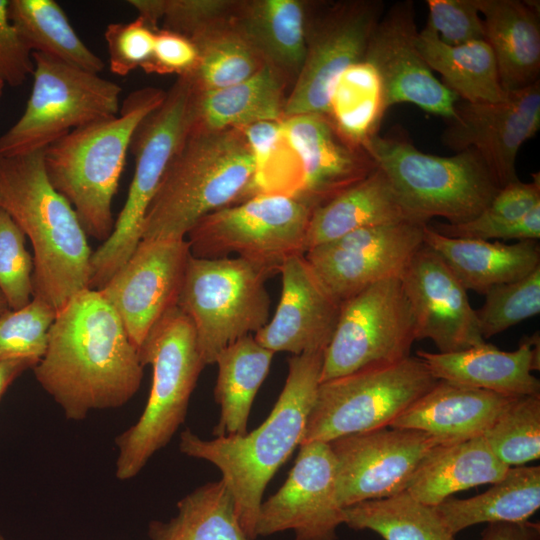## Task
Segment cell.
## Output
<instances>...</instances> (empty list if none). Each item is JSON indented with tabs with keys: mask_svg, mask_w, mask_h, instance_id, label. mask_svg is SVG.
Masks as SVG:
<instances>
[{
	"mask_svg": "<svg viewBox=\"0 0 540 540\" xmlns=\"http://www.w3.org/2000/svg\"><path fill=\"white\" fill-rule=\"evenodd\" d=\"M447 123L442 143L456 153L476 150L502 188L519 179L518 152L540 128V81L495 103L459 100Z\"/></svg>",
	"mask_w": 540,
	"mask_h": 540,
	"instance_id": "obj_19",
	"label": "cell"
},
{
	"mask_svg": "<svg viewBox=\"0 0 540 540\" xmlns=\"http://www.w3.org/2000/svg\"><path fill=\"white\" fill-rule=\"evenodd\" d=\"M387 109L381 79L363 59L349 66L335 81L326 117L349 145L363 149L378 134Z\"/></svg>",
	"mask_w": 540,
	"mask_h": 540,
	"instance_id": "obj_38",
	"label": "cell"
},
{
	"mask_svg": "<svg viewBox=\"0 0 540 540\" xmlns=\"http://www.w3.org/2000/svg\"><path fill=\"white\" fill-rule=\"evenodd\" d=\"M428 21L439 39L448 45L486 40L483 18L476 0H428Z\"/></svg>",
	"mask_w": 540,
	"mask_h": 540,
	"instance_id": "obj_47",
	"label": "cell"
},
{
	"mask_svg": "<svg viewBox=\"0 0 540 540\" xmlns=\"http://www.w3.org/2000/svg\"><path fill=\"white\" fill-rule=\"evenodd\" d=\"M289 80L266 64L250 78L220 89L196 92L192 89L189 131L244 128L263 121L284 118Z\"/></svg>",
	"mask_w": 540,
	"mask_h": 540,
	"instance_id": "obj_29",
	"label": "cell"
},
{
	"mask_svg": "<svg viewBox=\"0 0 540 540\" xmlns=\"http://www.w3.org/2000/svg\"><path fill=\"white\" fill-rule=\"evenodd\" d=\"M480 540H540V525L530 521L488 524Z\"/></svg>",
	"mask_w": 540,
	"mask_h": 540,
	"instance_id": "obj_50",
	"label": "cell"
},
{
	"mask_svg": "<svg viewBox=\"0 0 540 540\" xmlns=\"http://www.w3.org/2000/svg\"><path fill=\"white\" fill-rule=\"evenodd\" d=\"M198 59L187 76L196 92L210 91L240 83L267 63L230 19L220 21L190 38Z\"/></svg>",
	"mask_w": 540,
	"mask_h": 540,
	"instance_id": "obj_39",
	"label": "cell"
},
{
	"mask_svg": "<svg viewBox=\"0 0 540 540\" xmlns=\"http://www.w3.org/2000/svg\"><path fill=\"white\" fill-rule=\"evenodd\" d=\"M143 364L124 324L98 290L84 289L56 313L45 354L33 367L67 419L118 408L140 388Z\"/></svg>",
	"mask_w": 540,
	"mask_h": 540,
	"instance_id": "obj_1",
	"label": "cell"
},
{
	"mask_svg": "<svg viewBox=\"0 0 540 540\" xmlns=\"http://www.w3.org/2000/svg\"><path fill=\"white\" fill-rule=\"evenodd\" d=\"M0 540H7V539L5 538V536L3 535V533L1 532V530H0Z\"/></svg>",
	"mask_w": 540,
	"mask_h": 540,
	"instance_id": "obj_54",
	"label": "cell"
},
{
	"mask_svg": "<svg viewBox=\"0 0 540 540\" xmlns=\"http://www.w3.org/2000/svg\"><path fill=\"white\" fill-rule=\"evenodd\" d=\"M141 17L127 23H111L106 27V41L110 70L126 76L150 60L156 31Z\"/></svg>",
	"mask_w": 540,
	"mask_h": 540,
	"instance_id": "obj_46",
	"label": "cell"
},
{
	"mask_svg": "<svg viewBox=\"0 0 540 540\" xmlns=\"http://www.w3.org/2000/svg\"><path fill=\"white\" fill-rule=\"evenodd\" d=\"M274 352L247 335L225 347L216 357L218 377L214 398L220 418L215 437L244 435L255 396L268 375Z\"/></svg>",
	"mask_w": 540,
	"mask_h": 540,
	"instance_id": "obj_34",
	"label": "cell"
},
{
	"mask_svg": "<svg viewBox=\"0 0 540 540\" xmlns=\"http://www.w3.org/2000/svg\"><path fill=\"white\" fill-rule=\"evenodd\" d=\"M344 524L354 530H371L384 540H456L435 507L406 491L345 507Z\"/></svg>",
	"mask_w": 540,
	"mask_h": 540,
	"instance_id": "obj_40",
	"label": "cell"
},
{
	"mask_svg": "<svg viewBox=\"0 0 540 540\" xmlns=\"http://www.w3.org/2000/svg\"><path fill=\"white\" fill-rule=\"evenodd\" d=\"M324 351L288 359L284 387L267 419L244 435L202 439L191 430L180 434V451L215 465L234 499L238 520L255 540L262 496L277 470L300 446L320 385Z\"/></svg>",
	"mask_w": 540,
	"mask_h": 540,
	"instance_id": "obj_2",
	"label": "cell"
},
{
	"mask_svg": "<svg viewBox=\"0 0 540 540\" xmlns=\"http://www.w3.org/2000/svg\"><path fill=\"white\" fill-rule=\"evenodd\" d=\"M8 4L9 0H0V80L18 87L33 74L34 60L9 19Z\"/></svg>",
	"mask_w": 540,
	"mask_h": 540,
	"instance_id": "obj_48",
	"label": "cell"
},
{
	"mask_svg": "<svg viewBox=\"0 0 540 540\" xmlns=\"http://www.w3.org/2000/svg\"><path fill=\"white\" fill-rule=\"evenodd\" d=\"M191 97L188 77L178 76L163 102L136 128L130 144L134 175L111 235L92 253L89 288H102L141 241L146 212L189 132Z\"/></svg>",
	"mask_w": 540,
	"mask_h": 540,
	"instance_id": "obj_8",
	"label": "cell"
},
{
	"mask_svg": "<svg viewBox=\"0 0 540 540\" xmlns=\"http://www.w3.org/2000/svg\"><path fill=\"white\" fill-rule=\"evenodd\" d=\"M139 357L143 366H152V385L137 422L115 439V475L119 480L135 477L167 445L185 420L191 394L206 366L194 326L178 306L152 330L139 349Z\"/></svg>",
	"mask_w": 540,
	"mask_h": 540,
	"instance_id": "obj_6",
	"label": "cell"
},
{
	"mask_svg": "<svg viewBox=\"0 0 540 540\" xmlns=\"http://www.w3.org/2000/svg\"><path fill=\"white\" fill-rule=\"evenodd\" d=\"M299 447L286 481L260 506L256 536L291 530L296 540H336L344 508L336 494L333 452L321 441Z\"/></svg>",
	"mask_w": 540,
	"mask_h": 540,
	"instance_id": "obj_18",
	"label": "cell"
},
{
	"mask_svg": "<svg viewBox=\"0 0 540 540\" xmlns=\"http://www.w3.org/2000/svg\"><path fill=\"white\" fill-rule=\"evenodd\" d=\"M9 309V306L7 304V301L0 291V316L3 315L5 312H7Z\"/></svg>",
	"mask_w": 540,
	"mask_h": 540,
	"instance_id": "obj_52",
	"label": "cell"
},
{
	"mask_svg": "<svg viewBox=\"0 0 540 540\" xmlns=\"http://www.w3.org/2000/svg\"><path fill=\"white\" fill-rule=\"evenodd\" d=\"M279 273L281 297L268 323L254 339L272 352L293 355L325 351L333 336L341 304L317 277L304 254L287 258Z\"/></svg>",
	"mask_w": 540,
	"mask_h": 540,
	"instance_id": "obj_22",
	"label": "cell"
},
{
	"mask_svg": "<svg viewBox=\"0 0 540 540\" xmlns=\"http://www.w3.org/2000/svg\"><path fill=\"white\" fill-rule=\"evenodd\" d=\"M423 242L449 266L464 288L485 294L493 286L523 278L540 266L538 240L499 241L447 237L424 226Z\"/></svg>",
	"mask_w": 540,
	"mask_h": 540,
	"instance_id": "obj_26",
	"label": "cell"
},
{
	"mask_svg": "<svg viewBox=\"0 0 540 540\" xmlns=\"http://www.w3.org/2000/svg\"><path fill=\"white\" fill-rule=\"evenodd\" d=\"M26 236L0 207V291L10 310H19L33 298V257L25 247Z\"/></svg>",
	"mask_w": 540,
	"mask_h": 540,
	"instance_id": "obj_45",
	"label": "cell"
},
{
	"mask_svg": "<svg viewBox=\"0 0 540 540\" xmlns=\"http://www.w3.org/2000/svg\"><path fill=\"white\" fill-rule=\"evenodd\" d=\"M273 274L240 257L198 258L192 254L178 299L191 320L205 365L236 340L269 321L266 281Z\"/></svg>",
	"mask_w": 540,
	"mask_h": 540,
	"instance_id": "obj_9",
	"label": "cell"
},
{
	"mask_svg": "<svg viewBox=\"0 0 540 540\" xmlns=\"http://www.w3.org/2000/svg\"><path fill=\"white\" fill-rule=\"evenodd\" d=\"M56 313L47 302L33 297L25 307L1 315L0 360L25 359L37 364L45 354Z\"/></svg>",
	"mask_w": 540,
	"mask_h": 540,
	"instance_id": "obj_43",
	"label": "cell"
},
{
	"mask_svg": "<svg viewBox=\"0 0 540 540\" xmlns=\"http://www.w3.org/2000/svg\"><path fill=\"white\" fill-rule=\"evenodd\" d=\"M0 207L32 245L34 298L57 312L89 288L93 252L73 207L47 177L43 150L0 155Z\"/></svg>",
	"mask_w": 540,
	"mask_h": 540,
	"instance_id": "obj_3",
	"label": "cell"
},
{
	"mask_svg": "<svg viewBox=\"0 0 540 540\" xmlns=\"http://www.w3.org/2000/svg\"><path fill=\"white\" fill-rule=\"evenodd\" d=\"M399 278L413 315L416 340H432L440 353L486 343L467 290L432 248L423 244Z\"/></svg>",
	"mask_w": 540,
	"mask_h": 540,
	"instance_id": "obj_21",
	"label": "cell"
},
{
	"mask_svg": "<svg viewBox=\"0 0 540 540\" xmlns=\"http://www.w3.org/2000/svg\"><path fill=\"white\" fill-rule=\"evenodd\" d=\"M484 295V304L475 312L486 340L539 314L540 266L523 278L493 286Z\"/></svg>",
	"mask_w": 540,
	"mask_h": 540,
	"instance_id": "obj_42",
	"label": "cell"
},
{
	"mask_svg": "<svg viewBox=\"0 0 540 540\" xmlns=\"http://www.w3.org/2000/svg\"><path fill=\"white\" fill-rule=\"evenodd\" d=\"M138 17L153 28L162 21L163 28L189 39L220 21L232 17L236 1L232 0H130Z\"/></svg>",
	"mask_w": 540,
	"mask_h": 540,
	"instance_id": "obj_44",
	"label": "cell"
},
{
	"mask_svg": "<svg viewBox=\"0 0 540 540\" xmlns=\"http://www.w3.org/2000/svg\"><path fill=\"white\" fill-rule=\"evenodd\" d=\"M5 85H6V84H5L2 80H0V97H1L2 94H3V90H4Z\"/></svg>",
	"mask_w": 540,
	"mask_h": 540,
	"instance_id": "obj_53",
	"label": "cell"
},
{
	"mask_svg": "<svg viewBox=\"0 0 540 540\" xmlns=\"http://www.w3.org/2000/svg\"><path fill=\"white\" fill-rule=\"evenodd\" d=\"M438 381L418 356L320 383L301 444L389 427Z\"/></svg>",
	"mask_w": 540,
	"mask_h": 540,
	"instance_id": "obj_11",
	"label": "cell"
},
{
	"mask_svg": "<svg viewBox=\"0 0 540 540\" xmlns=\"http://www.w3.org/2000/svg\"><path fill=\"white\" fill-rule=\"evenodd\" d=\"M384 11L380 0L342 1L309 21L304 62L286 98L284 118L327 115L335 81L349 66L364 59Z\"/></svg>",
	"mask_w": 540,
	"mask_h": 540,
	"instance_id": "obj_14",
	"label": "cell"
},
{
	"mask_svg": "<svg viewBox=\"0 0 540 540\" xmlns=\"http://www.w3.org/2000/svg\"><path fill=\"white\" fill-rule=\"evenodd\" d=\"M514 398L438 380L389 427L423 431L441 444L455 443L482 436Z\"/></svg>",
	"mask_w": 540,
	"mask_h": 540,
	"instance_id": "obj_25",
	"label": "cell"
},
{
	"mask_svg": "<svg viewBox=\"0 0 540 540\" xmlns=\"http://www.w3.org/2000/svg\"><path fill=\"white\" fill-rule=\"evenodd\" d=\"M190 256L186 238L141 240L98 290L118 313L138 352L156 325L177 307Z\"/></svg>",
	"mask_w": 540,
	"mask_h": 540,
	"instance_id": "obj_16",
	"label": "cell"
},
{
	"mask_svg": "<svg viewBox=\"0 0 540 540\" xmlns=\"http://www.w3.org/2000/svg\"><path fill=\"white\" fill-rule=\"evenodd\" d=\"M415 324L400 278L378 281L341 303L320 383L410 356Z\"/></svg>",
	"mask_w": 540,
	"mask_h": 540,
	"instance_id": "obj_13",
	"label": "cell"
},
{
	"mask_svg": "<svg viewBox=\"0 0 540 540\" xmlns=\"http://www.w3.org/2000/svg\"><path fill=\"white\" fill-rule=\"evenodd\" d=\"M8 15L32 53H41L99 74L105 68L78 36L62 7L54 0H9Z\"/></svg>",
	"mask_w": 540,
	"mask_h": 540,
	"instance_id": "obj_36",
	"label": "cell"
},
{
	"mask_svg": "<svg viewBox=\"0 0 540 540\" xmlns=\"http://www.w3.org/2000/svg\"><path fill=\"white\" fill-rule=\"evenodd\" d=\"M416 356L438 380L511 397L540 394L539 334L524 337L516 350L502 351L488 344L449 353L419 350Z\"/></svg>",
	"mask_w": 540,
	"mask_h": 540,
	"instance_id": "obj_24",
	"label": "cell"
},
{
	"mask_svg": "<svg viewBox=\"0 0 540 540\" xmlns=\"http://www.w3.org/2000/svg\"><path fill=\"white\" fill-rule=\"evenodd\" d=\"M432 226V225H431ZM438 233L453 238L538 240L540 238V174L532 181H513L498 190L485 209L458 224L437 223Z\"/></svg>",
	"mask_w": 540,
	"mask_h": 540,
	"instance_id": "obj_35",
	"label": "cell"
},
{
	"mask_svg": "<svg viewBox=\"0 0 540 540\" xmlns=\"http://www.w3.org/2000/svg\"><path fill=\"white\" fill-rule=\"evenodd\" d=\"M254 180L242 128L189 131L146 212L141 240L186 238L206 215L254 196Z\"/></svg>",
	"mask_w": 540,
	"mask_h": 540,
	"instance_id": "obj_4",
	"label": "cell"
},
{
	"mask_svg": "<svg viewBox=\"0 0 540 540\" xmlns=\"http://www.w3.org/2000/svg\"><path fill=\"white\" fill-rule=\"evenodd\" d=\"M33 84L25 110L0 136V155L44 150L71 131L118 115L121 87L41 53H32Z\"/></svg>",
	"mask_w": 540,
	"mask_h": 540,
	"instance_id": "obj_10",
	"label": "cell"
},
{
	"mask_svg": "<svg viewBox=\"0 0 540 540\" xmlns=\"http://www.w3.org/2000/svg\"><path fill=\"white\" fill-rule=\"evenodd\" d=\"M148 536L150 540H250L222 479L183 497L177 503V514L169 521H151Z\"/></svg>",
	"mask_w": 540,
	"mask_h": 540,
	"instance_id": "obj_37",
	"label": "cell"
},
{
	"mask_svg": "<svg viewBox=\"0 0 540 540\" xmlns=\"http://www.w3.org/2000/svg\"><path fill=\"white\" fill-rule=\"evenodd\" d=\"M540 507V466L511 467L485 492L466 499L449 497L435 510L456 535L480 523H523Z\"/></svg>",
	"mask_w": 540,
	"mask_h": 540,
	"instance_id": "obj_32",
	"label": "cell"
},
{
	"mask_svg": "<svg viewBox=\"0 0 540 540\" xmlns=\"http://www.w3.org/2000/svg\"><path fill=\"white\" fill-rule=\"evenodd\" d=\"M402 221L421 222L376 167L364 179L312 211L305 252L361 228Z\"/></svg>",
	"mask_w": 540,
	"mask_h": 540,
	"instance_id": "obj_28",
	"label": "cell"
},
{
	"mask_svg": "<svg viewBox=\"0 0 540 540\" xmlns=\"http://www.w3.org/2000/svg\"><path fill=\"white\" fill-rule=\"evenodd\" d=\"M495 457L507 467L540 457V394L515 397L483 433Z\"/></svg>",
	"mask_w": 540,
	"mask_h": 540,
	"instance_id": "obj_41",
	"label": "cell"
},
{
	"mask_svg": "<svg viewBox=\"0 0 540 540\" xmlns=\"http://www.w3.org/2000/svg\"><path fill=\"white\" fill-rule=\"evenodd\" d=\"M165 95L155 87L133 91L118 115L75 129L43 150L50 183L71 204L87 236L104 242L111 235L112 201L132 136Z\"/></svg>",
	"mask_w": 540,
	"mask_h": 540,
	"instance_id": "obj_5",
	"label": "cell"
},
{
	"mask_svg": "<svg viewBox=\"0 0 540 540\" xmlns=\"http://www.w3.org/2000/svg\"><path fill=\"white\" fill-rule=\"evenodd\" d=\"M439 444L423 431L392 427L329 442L339 504L345 508L405 491L421 461Z\"/></svg>",
	"mask_w": 540,
	"mask_h": 540,
	"instance_id": "obj_15",
	"label": "cell"
},
{
	"mask_svg": "<svg viewBox=\"0 0 540 540\" xmlns=\"http://www.w3.org/2000/svg\"><path fill=\"white\" fill-rule=\"evenodd\" d=\"M281 127L300 165L301 185L296 198L313 210L376 168L367 153L349 145L325 115L285 117Z\"/></svg>",
	"mask_w": 540,
	"mask_h": 540,
	"instance_id": "obj_23",
	"label": "cell"
},
{
	"mask_svg": "<svg viewBox=\"0 0 540 540\" xmlns=\"http://www.w3.org/2000/svg\"><path fill=\"white\" fill-rule=\"evenodd\" d=\"M508 469L482 436L439 444L421 461L405 491L435 507L456 492L498 482Z\"/></svg>",
	"mask_w": 540,
	"mask_h": 540,
	"instance_id": "obj_31",
	"label": "cell"
},
{
	"mask_svg": "<svg viewBox=\"0 0 540 540\" xmlns=\"http://www.w3.org/2000/svg\"><path fill=\"white\" fill-rule=\"evenodd\" d=\"M363 150L423 223L434 217L450 224L471 220L500 189L474 149L437 156L420 151L400 135L376 134Z\"/></svg>",
	"mask_w": 540,
	"mask_h": 540,
	"instance_id": "obj_7",
	"label": "cell"
},
{
	"mask_svg": "<svg viewBox=\"0 0 540 540\" xmlns=\"http://www.w3.org/2000/svg\"><path fill=\"white\" fill-rule=\"evenodd\" d=\"M197 59V49L191 39L169 30L158 29L152 56L142 69L146 73L183 76L192 72Z\"/></svg>",
	"mask_w": 540,
	"mask_h": 540,
	"instance_id": "obj_49",
	"label": "cell"
},
{
	"mask_svg": "<svg viewBox=\"0 0 540 540\" xmlns=\"http://www.w3.org/2000/svg\"><path fill=\"white\" fill-rule=\"evenodd\" d=\"M35 365L34 362L25 359L0 360V398L21 373Z\"/></svg>",
	"mask_w": 540,
	"mask_h": 540,
	"instance_id": "obj_51",
	"label": "cell"
},
{
	"mask_svg": "<svg viewBox=\"0 0 540 540\" xmlns=\"http://www.w3.org/2000/svg\"><path fill=\"white\" fill-rule=\"evenodd\" d=\"M418 50L442 83L460 100L469 103H495L504 100V91L493 51L486 40L448 45L425 26L418 31Z\"/></svg>",
	"mask_w": 540,
	"mask_h": 540,
	"instance_id": "obj_33",
	"label": "cell"
},
{
	"mask_svg": "<svg viewBox=\"0 0 540 540\" xmlns=\"http://www.w3.org/2000/svg\"><path fill=\"white\" fill-rule=\"evenodd\" d=\"M232 21L267 64L295 81L306 54L309 18L305 2L236 1Z\"/></svg>",
	"mask_w": 540,
	"mask_h": 540,
	"instance_id": "obj_30",
	"label": "cell"
},
{
	"mask_svg": "<svg viewBox=\"0 0 540 540\" xmlns=\"http://www.w3.org/2000/svg\"><path fill=\"white\" fill-rule=\"evenodd\" d=\"M414 4L400 1L385 9L368 42L364 60L377 71L389 108L410 103L446 120L459 97L437 79L417 47Z\"/></svg>",
	"mask_w": 540,
	"mask_h": 540,
	"instance_id": "obj_20",
	"label": "cell"
},
{
	"mask_svg": "<svg viewBox=\"0 0 540 540\" xmlns=\"http://www.w3.org/2000/svg\"><path fill=\"white\" fill-rule=\"evenodd\" d=\"M426 224L402 221L361 228L315 246L304 256L341 304L373 283L399 278L424 244Z\"/></svg>",
	"mask_w": 540,
	"mask_h": 540,
	"instance_id": "obj_17",
	"label": "cell"
},
{
	"mask_svg": "<svg viewBox=\"0 0 540 540\" xmlns=\"http://www.w3.org/2000/svg\"><path fill=\"white\" fill-rule=\"evenodd\" d=\"M312 211L291 195H254L203 217L186 236L190 252L198 258L237 253L275 275L287 258L305 253Z\"/></svg>",
	"mask_w": 540,
	"mask_h": 540,
	"instance_id": "obj_12",
	"label": "cell"
},
{
	"mask_svg": "<svg viewBox=\"0 0 540 540\" xmlns=\"http://www.w3.org/2000/svg\"><path fill=\"white\" fill-rule=\"evenodd\" d=\"M506 93L539 81V2L476 0Z\"/></svg>",
	"mask_w": 540,
	"mask_h": 540,
	"instance_id": "obj_27",
	"label": "cell"
}]
</instances>
